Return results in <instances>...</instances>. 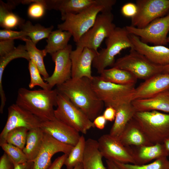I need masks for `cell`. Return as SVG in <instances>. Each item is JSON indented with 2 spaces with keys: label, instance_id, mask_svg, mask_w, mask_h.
<instances>
[{
  "label": "cell",
  "instance_id": "9a60e30c",
  "mask_svg": "<svg viewBox=\"0 0 169 169\" xmlns=\"http://www.w3.org/2000/svg\"><path fill=\"white\" fill-rule=\"evenodd\" d=\"M115 0H46V9L59 11L61 16L67 13L77 14L92 6L101 5L112 10Z\"/></svg>",
  "mask_w": 169,
  "mask_h": 169
},
{
  "label": "cell",
  "instance_id": "d590c367",
  "mask_svg": "<svg viewBox=\"0 0 169 169\" xmlns=\"http://www.w3.org/2000/svg\"><path fill=\"white\" fill-rule=\"evenodd\" d=\"M0 146L14 165L28 161L23 150L19 148L6 142Z\"/></svg>",
  "mask_w": 169,
  "mask_h": 169
},
{
  "label": "cell",
  "instance_id": "5b68a950",
  "mask_svg": "<svg viewBox=\"0 0 169 169\" xmlns=\"http://www.w3.org/2000/svg\"><path fill=\"white\" fill-rule=\"evenodd\" d=\"M91 82L94 90L106 107L110 106L116 109L133 100L135 84L122 85L105 82L99 76H93Z\"/></svg>",
  "mask_w": 169,
  "mask_h": 169
},
{
  "label": "cell",
  "instance_id": "2e32d148",
  "mask_svg": "<svg viewBox=\"0 0 169 169\" xmlns=\"http://www.w3.org/2000/svg\"><path fill=\"white\" fill-rule=\"evenodd\" d=\"M97 53L87 47L76 46L70 55L72 64L71 78L86 77L92 79L93 76L91 66Z\"/></svg>",
  "mask_w": 169,
  "mask_h": 169
},
{
  "label": "cell",
  "instance_id": "c3c4849f",
  "mask_svg": "<svg viewBox=\"0 0 169 169\" xmlns=\"http://www.w3.org/2000/svg\"><path fill=\"white\" fill-rule=\"evenodd\" d=\"M161 73L169 74V65L163 66Z\"/></svg>",
  "mask_w": 169,
  "mask_h": 169
},
{
  "label": "cell",
  "instance_id": "ab89813d",
  "mask_svg": "<svg viewBox=\"0 0 169 169\" xmlns=\"http://www.w3.org/2000/svg\"><path fill=\"white\" fill-rule=\"evenodd\" d=\"M137 10L138 8L136 4L128 3L122 6L121 12L124 17L132 18L136 15Z\"/></svg>",
  "mask_w": 169,
  "mask_h": 169
},
{
  "label": "cell",
  "instance_id": "7c38bea8",
  "mask_svg": "<svg viewBox=\"0 0 169 169\" xmlns=\"http://www.w3.org/2000/svg\"><path fill=\"white\" fill-rule=\"evenodd\" d=\"M97 141L103 157L113 161L135 164L132 148L124 146L119 138L106 134L100 137Z\"/></svg>",
  "mask_w": 169,
  "mask_h": 169
},
{
  "label": "cell",
  "instance_id": "7a4b0ae2",
  "mask_svg": "<svg viewBox=\"0 0 169 169\" xmlns=\"http://www.w3.org/2000/svg\"><path fill=\"white\" fill-rule=\"evenodd\" d=\"M58 93L56 89L30 90L21 88L18 90L16 104L42 121L52 120L56 118L54 107L57 106Z\"/></svg>",
  "mask_w": 169,
  "mask_h": 169
},
{
  "label": "cell",
  "instance_id": "4dcf8cb0",
  "mask_svg": "<svg viewBox=\"0 0 169 169\" xmlns=\"http://www.w3.org/2000/svg\"><path fill=\"white\" fill-rule=\"evenodd\" d=\"M14 8L8 3L0 2V25L5 29H10L19 26L24 22V20L12 12Z\"/></svg>",
  "mask_w": 169,
  "mask_h": 169
},
{
  "label": "cell",
  "instance_id": "83f0119b",
  "mask_svg": "<svg viewBox=\"0 0 169 169\" xmlns=\"http://www.w3.org/2000/svg\"><path fill=\"white\" fill-rule=\"evenodd\" d=\"M72 36L69 32L58 29L52 31L46 40L47 44L44 49L51 55L63 50L68 46V42Z\"/></svg>",
  "mask_w": 169,
  "mask_h": 169
},
{
  "label": "cell",
  "instance_id": "681fc988",
  "mask_svg": "<svg viewBox=\"0 0 169 169\" xmlns=\"http://www.w3.org/2000/svg\"><path fill=\"white\" fill-rule=\"evenodd\" d=\"M72 169H83V165L82 163L78 164Z\"/></svg>",
  "mask_w": 169,
  "mask_h": 169
},
{
  "label": "cell",
  "instance_id": "f6af8a7d",
  "mask_svg": "<svg viewBox=\"0 0 169 169\" xmlns=\"http://www.w3.org/2000/svg\"><path fill=\"white\" fill-rule=\"evenodd\" d=\"M106 120L103 115H100L96 117L93 122L95 127L99 129H103L106 123Z\"/></svg>",
  "mask_w": 169,
  "mask_h": 169
},
{
  "label": "cell",
  "instance_id": "1f68e13d",
  "mask_svg": "<svg viewBox=\"0 0 169 169\" xmlns=\"http://www.w3.org/2000/svg\"><path fill=\"white\" fill-rule=\"evenodd\" d=\"M86 140L81 136L77 144L72 149L64 162L67 169H72L83 162L85 149Z\"/></svg>",
  "mask_w": 169,
  "mask_h": 169
},
{
  "label": "cell",
  "instance_id": "6da1fadb",
  "mask_svg": "<svg viewBox=\"0 0 169 169\" xmlns=\"http://www.w3.org/2000/svg\"><path fill=\"white\" fill-rule=\"evenodd\" d=\"M91 79L86 77L71 78L57 86L56 89L93 121L100 115L105 105L94 90Z\"/></svg>",
  "mask_w": 169,
  "mask_h": 169
},
{
  "label": "cell",
  "instance_id": "7dc6e473",
  "mask_svg": "<svg viewBox=\"0 0 169 169\" xmlns=\"http://www.w3.org/2000/svg\"><path fill=\"white\" fill-rule=\"evenodd\" d=\"M106 162L108 169H120L113 161L106 160Z\"/></svg>",
  "mask_w": 169,
  "mask_h": 169
},
{
  "label": "cell",
  "instance_id": "bcb514c9",
  "mask_svg": "<svg viewBox=\"0 0 169 169\" xmlns=\"http://www.w3.org/2000/svg\"><path fill=\"white\" fill-rule=\"evenodd\" d=\"M34 162L27 161L25 162L14 165V169H33Z\"/></svg>",
  "mask_w": 169,
  "mask_h": 169
},
{
  "label": "cell",
  "instance_id": "ffe728a7",
  "mask_svg": "<svg viewBox=\"0 0 169 169\" xmlns=\"http://www.w3.org/2000/svg\"><path fill=\"white\" fill-rule=\"evenodd\" d=\"M169 91V74L155 75L136 88L133 100L148 98Z\"/></svg>",
  "mask_w": 169,
  "mask_h": 169
},
{
  "label": "cell",
  "instance_id": "ee69618b",
  "mask_svg": "<svg viewBox=\"0 0 169 169\" xmlns=\"http://www.w3.org/2000/svg\"><path fill=\"white\" fill-rule=\"evenodd\" d=\"M116 113V110L114 108L109 106L106 107L103 115L107 121L112 122L115 120Z\"/></svg>",
  "mask_w": 169,
  "mask_h": 169
},
{
  "label": "cell",
  "instance_id": "484cf974",
  "mask_svg": "<svg viewBox=\"0 0 169 169\" xmlns=\"http://www.w3.org/2000/svg\"><path fill=\"white\" fill-rule=\"evenodd\" d=\"M44 133L40 127L29 130L26 144L23 150L28 161H33L42 146Z\"/></svg>",
  "mask_w": 169,
  "mask_h": 169
},
{
  "label": "cell",
  "instance_id": "277c9868",
  "mask_svg": "<svg viewBox=\"0 0 169 169\" xmlns=\"http://www.w3.org/2000/svg\"><path fill=\"white\" fill-rule=\"evenodd\" d=\"M133 118L152 145L169 138V114L158 111H137Z\"/></svg>",
  "mask_w": 169,
  "mask_h": 169
},
{
  "label": "cell",
  "instance_id": "f546056e",
  "mask_svg": "<svg viewBox=\"0 0 169 169\" xmlns=\"http://www.w3.org/2000/svg\"><path fill=\"white\" fill-rule=\"evenodd\" d=\"M25 43V46L31 60L38 69L40 74L46 79L49 76L48 74L44 61V58L47 53L45 50L38 49L29 38L26 37L22 40Z\"/></svg>",
  "mask_w": 169,
  "mask_h": 169
},
{
  "label": "cell",
  "instance_id": "f5cc1de1",
  "mask_svg": "<svg viewBox=\"0 0 169 169\" xmlns=\"http://www.w3.org/2000/svg\"><path fill=\"white\" fill-rule=\"evenodd\" d=\"M166 94L169 96V91L166 92Z\"/></svg>",
  "mask_w": 169,
  "mask_h": 169
},
{
  "label": "cell",
  "instance_id": "4316f807",
  "mask_svg": "<svg viewBox=\"0 0 169 169\" xmlns=\"http://www.w3.org/2000/svg\"><path fill=\"white\" fill-rule=\"evenodd\" d=\"M100 74L102 80L117 84H135L137 79L129 71L114 67L106 69Z\"/></svg>",
  "mask_w": 169,
  "mask_h": 169
},
{
  "label": "cell",
  "instance_id": "f1b7e54d",
  "mask_svg": "<svg viewBox=\"0 0 169 169\" xmlns=\"http://www.w3.org/2000/svg\"><path fill=\"white\" fill-rule=\"evenodd\" d=\"M19 27L20 31L24 33L35 45L40 40L47 38L54 28L53 26L45 28L38 23L33 25L28 20L23 23Z\"/></svg>",
  "mask_w": 169,
  "mask_h": 169
},
{
  "label": "cell",
  "instance_id": "8d00e7d4",
  "mask_svg": "<svg viewBox=\"0 0 169 169\" xmlns=\"http://www.w3.org/2000/svg\"><path fill=\"white\" fill-rule=\"evenodd\" d=\"M28 61V68L30 77L29 88L32 89L36 86H38L44 90H51L48 84L42 78L41 74L35 64L31 60Z\"/></svg>",
  "mask_w": 169,
  "mask_h": 169
},
{
  "label": "cell",
  "instance_id": "9c48e42d",
  "mask_svg": "<svg viewBox=\"0 0 169 169\" xmlns=\"http://www.w3.org/2000/svg\"><path fill=\"white\" fill-rule=\"evenodd\" d=\"M114 15L110 11H105L97 16L93 26L76 43V46L87 47L96 52L105 39L116 28L113 23Z\"/></svg>",
  "mask_w": 169,
  "mask_h": 169
},
{
  "label": "cell",
  "instance_id": "3957f363",
  "mask_svg": "<svg viewBox=\"0 0 169 169\" xmlns=\"http://www.w3.org/2000/svg\"><path fill=\"white\" fill-rule=\"evenodd\" d=\"M106 47L98 51L92 63L93 67L100 74L108 67H112L115 58L122 50L134 48L125 27H116L110 36L105 39Z\"/></svg>",
  "mask_w": 169,
  "mask_h": 169
},
{
  "label": "cell",
  "instance_id": "7402d4cb",
  "mask_svg": "<svg viewBox=\"0 0 169 169\" xmlns=\"http://www.w3.org/2000/svg\"><path fill=\"white\" fill-rule=\"evenodd\" d=\"M119 138L121 143L126 146L153 145L149 141L133 117L127 124Z\"/></svg>",
  "mask_w": 169,
  "mask_h": 169
},
{
  "label": "cell",
  "instance_id": "5bb4252c",
  "mask_svg": "<svg viewBox=\"0 0 169 169\" xmlns=\"http://www.w3.org/2000/svg\"><path fill=\"white\" fill-rule=\"evenodd\" d=\"M72 50V45L69 44L65 49L51 55L55 63V68L51 76L44 79L51 90L54 86L62 84L71 78L72 64L70 55Z\"/></svg>",
  "mask_w": 169,
  "mask_h": 169
},
{
  "label": "cell",
  "instance_id": "e575fe53",
  "mask_svg": "<svg viewBox=\"0 0 169 169\" xmlns=\"http://www.w3.org/2000/svg\"><path fill=\"white\" fill-rule=\"evenodd\" d=\"M29 130L25 127H18L10 131L8 133L6 142L13 145L22 150L26 144Z\"/></svg>",
  "mask_w": 169,
  "mask_h": 169
},
{
  "label": "cell",
  "instance_id": "836d02e7",
  "mask_svg": "<svg viewBox=\"0 0 169 169\" xmlns=\"http://www.w3.org/2000/svg\"><path fill=\"white\" fill-rule=\"evenodd\" d=\"M113 162L120 169H169V160L167 157L160 158L152 163L140 165Z\"/></svg>",
  "mask_w": 169,
  "mask_h": 169
},
{
  "label": "cell",
  "instance_id": "74e56055",
  "mask_svg": "<svg viewBox=\"0 0 169 169\" xmlns=\"http://www.w3.org/2000/svg\"><path fill=\"white\" fill-rule=\"evenodd\" d=\"M21 3L23 4H31L28 10V14L30 17L38 19L44 15L46 9L44 0H23Z\"/></svg>",
  "mask_w": 169,
  "mask_h": 169
},
{
  "label": "cell",
  "instance_id": "816d5d0a",
  "mask_svg": "<svg viewBox=\"0 0 169 169\" xmlns=\"http://www.w3.org/2000/svg\"><path fill=\"white\" fill-rule=\"evenodd\" d=\"M166 42H167V43H169V36L167 37Z\"/></svg>",
  "mask_w": 169,
  "mask_h": 169
},
{
  "label": "cell",
  "instance_id": "cb8c5ba5",
  "mask_svg": "<svg viewBox=\"0 0 169 169\" xmlns=\"http://www.w3.org/2000/svg\"><path fill=\"white\" fill-rule=\"evenodd\" d=\"M103 157L97 141L91 138L86 140L82 162L83 169H106L103 163Z\"/></svg>",
  "mask_w": 169,
  "mask_h": 169
},
{
  "label": "cell",
  "instance_id": "d6a6232c",
  "mask_svg": "<svg viewBox=\"0 0 169 169\" xmlns=\"http://www.w3.org/2000/svg\"><path fill=\"white\" fill-rule=\"evenodd\" d=\"M18 58H24L28 61L30 60L29 55L25 45L20 44L9 53L0 57V76H3L4 69L9 63Z\"/></svg>",
  "mask_w": 169,
  "mask_h": 169
},
{
  "label": "cell",
  "instance_id": "ba28073f",
  "mask_svg": "<svg viewBox=\"0 0 169 169\" xmlns=\"http://www.w3.org/2000/svg\"><path fill=\"white\" fill-rule=\"evenodd\" d=\"M112 67L128 71L137 79L145 80L161 73L163 66L152 63L144 55L131 48L129 54L115 60Z\"/></svg>",
  "mask_w": 169,
  "mask_h": 169
},
{
  "label": "cell",
  "instance_id": "e0dca14e",
  "mask_svg": "<svg viewBox=\"0 0 169 169\" xmlns=\"http://www.w3.org/2000/svg\"><path fill=\"white\" fill-rule=\"evenodd\" d=\"M73 146L62 143L44 133L42 146L33 161V169H48L55 154L62 152L68 155Z\"/></svg>",
  "mask_w": 169,
  "mask_h": 169
},
{
  "label": "cell",
  "instance_id": "d6986e66",
  "mask_svg": "<svg viewBox=\"0 0 169 169\" xmlns=\"http://www.w3.org/2000/svg\"><path fill=\"white\" fill-rule=\"evenodd\" d=\"M129 37L134 49L151 62L162 66L169 65V48L161 45H149L132 34H129Z\"/></svg>",
  "mask_w": 169,
  "mask_h": 169
},
{
  "label": "cell",
  "instance_id": "44dd1931",
  "mask_svg": "<svg viewBox=\"0 0 169 169\" xmlns=\"http://www.w3.org/2000/svg\"><path fill=\"white\" fill-rule=\"evenodd\" d=\"M132 148L135 164H146L153 160L169 155V151L164 143H157L151 146H134Z\"/></svg>",
  "mask_w": 169,
  "mask_h": 169
},
{
  "label": "cell",
  "instance_id": "8fae6325",
  "mask_svg": "<svg viewBox=\"0 0 169 169\" xmlns=\"http://www.w3.org/2000/svg\"><path fill=\"white\" fill-rule=\"evenodd\" d=\"M138 10L131 18V26L145 27L155 19L164 16L169 11V0H137Z\"/></svg>",
  "mask_w": 169,
  "mask_h": 169
},
{
  "label": "cell",
  "instance_id": "ac0fdd59",
  "mask_svg": "<svg viewBox=\"0 0 169 169\" xmlns=\"http://www.w3.org/2000/svg\"><path fill=\"white\" fill-rule=\"evenodd\" d=\"M40 127L44 133L58 141L73 146L78 143L81 136L79 132L56 118L42 121Z\"/></svg>",
  "mask_w": 169,
  "mask_h": 169
},
{
  "label": "cell",
  "instance_id": "603a6c76",
  "mask_svg": "<svg viewBox=\"0 0 169 169\" xmlns=\"http://www.w3.org/2000/svg\"><path fill=\"white\" fill-rule=\"evenodd\" d=\"M131 103L136 112L156 110L169 113V96L166 92L148 98L135 99Z\"/></svg>",
  "mask_w": 169,
  "mask_h": 169
},
{
  "label": "cell",
  "instance_id": "f35d334b",
  "mask_svg": "<svg viewBox=\"0 0 169 169\" xmlns=\"http://www.w3.org/2000/svg\"><path fill=\"white\" fill-rule=\"evenodd\" d=\"M24 33L21 31H15L10 29H5L0 30V40L20 39L26 37Z\"/></svg>",
  "mask_w": 169,
  "mask_h": 169
},
{
  "label": "cell",
  "instance_id": "b9f144b4",
  "mask_svg": "<svg viewBox=\"0 0 169 169\" xmlns=\"http://www.w3.org/2000/svg\"><path fill=\"white\" fill-rule=\"evenodd\" d=\"M14 165L5 152L0 159V169H14Z\"/></svg>",
  "mask_w": 169,
  "mask_h": 169
},
{
  "label": "cell",
  "instance_id": "8992f818",
  "mask_svg": "<svg viewBox=\"0 0 169 169\" xmlns=\"http://www.w3.org/2000/svg\"><path fill=\"white\" fill-rule=\"evenodd\" d=\"M105 6L95 5L77 14L61 16L64 22L58 25V29L69 32L76 43L93 25L98 15L105 11H110Z\"/></svg>",
  "mask_w": 169,
  "mask_h": 169
},
{
  "label": "cell",
  "instance_id": "d4e9b609",
  "mask_svg": "<svg viewBox=\"0 0 169 169\" xmlns=\"http://www.w3.org/2000/svg\"><path fill=\"white\" fill-rule=\"evenodd\" d=\"M115 109V118L109 134L119 138L136 111L131 102L123 104Z\"/></svg>",
  "mask_w": 169,
  "mask_h": 169
},
{
  "label": "cell",
  "instance_id": "7bdbcfd3",
  "mask_svg": "<svg viewBox=\"0 0 169 169\" xmlns=\"http://www.w3.org/2000/svg\"><path fill=\"white\" fill-rule=\"evenodd\" d=\"M68 155L64 154L56 158L48 169H61Z\"/></svg>",
  "mask_w": 169,
  "mask_h": 169
},
{
  "label": "cell",
  "instance_id": "4fadbf2b",
  "mask_svg": "<svg viewBox=\"0 0 169 169\" xmlns=\"http://www.w3.org/2000/svg\"><path fill=\"white\" fill-rule=\"evenodd\" d=\"M42 121L35 116L16 103L8 108V117L5 125L0 134V144L6 142L8 133L18 127H25L28 130L40 127Z\"/></svg>",
  "mask_w": 169,
  "mask_h": 169
},
{
  "label": "cell",
  "instance_id": "f907efd6",
  "mask_svg": "<svg viewBox=\"0 0 169 169\" xmlns=\"http://www.w3.org/2000/svg\"><path fill=\"white\" fill-rule=\"evenodd\" d=\"M164 143L166 148L169 151V138L166 139L164 142Z\"/></svg>",
  "mask_w": 169,
  "mask_h": 169
},
{
  "label": "cell",
  "instance_id": "52a82bcc",
  "mask_svg": "<svg viewBox=\"0 0 169 169\" xmlns=\"http://www.w3.org/2000/svg\"><path fill=\"white\" fill-rule=\"evenodd\" d=\"M57 107L54 110L55 118L79 132L86 134L88 131L95 127L93 121L83 111L68 97L59 92Z\"/></svg>",
  "mask_w": 169,
  "mask_h": 169
},
{
  "label": "cell",
  "instance_id": "30bf717a",
  "mask_svg": "<svg viewBox=\"0 0 169 169\" xmlns=\"http://www.w3.org/2000/svg\"><path fill=\"white\" fill-rule=\"evenodd\" d=\"M125 27L129 34L138 37L143 43L154 45H166L169 31V12L166 15L155 19L143 28L131 25Z\"/></svg>",
  "mask_w": 169,
  "mask_h": 169
},
{
  "label": "cell",
  "instance_id": "60d3db41",
  "mask_svg": "<svg viewBox=\"0 0 169 169\" xmlns=\"http://www.w3.org/2000/svg\"><path fill=\"white\" fill-rule=\"evenodd\" d=\"M14 40H0V57L7 54L15 48Z\"/></svg>",
  "mask_w": 169,
  "mask_h": 169
}]
</instances>
